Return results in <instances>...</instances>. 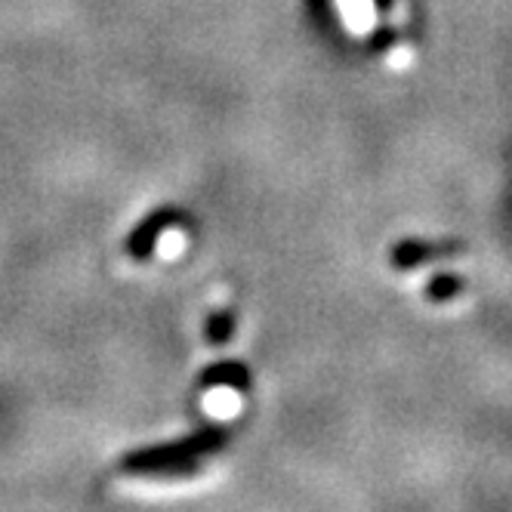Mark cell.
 <instances>
[]
</instances>
